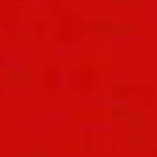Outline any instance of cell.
Returning <instances> with one entry per match:
<instances>
[{"instance_id":"cell-1","label":"cell","mask_w":157,"mask_h":157,"mask_svg":"<svg viewBox=\"0 0 157 157\" xmlns=\"http://www.w3.org/2000/svg\"><path fill=\"white\" fill-rule=\"evenodd\" d=\"M60 85V77H59V72L56 69V66H48L46 68V72H45V88L46 91L49 93H54Z\"/></svg>"},{"instance_id":"cell-2","label":"cell","mask_w":157,"mask_h":157,"mask_svg":"<svg viewBox=\"0 0 157 157\" xmlns=\"http://www.w3.org/2000/svg\"><path fill=\"white\" fill-rule=\"evenodd\" d=\"M80 82H82L83 85H86V86H91V85H93V83H91L93 80H91V75H90V74H82V75H80Z\"/></svg>"}]
</instances>
